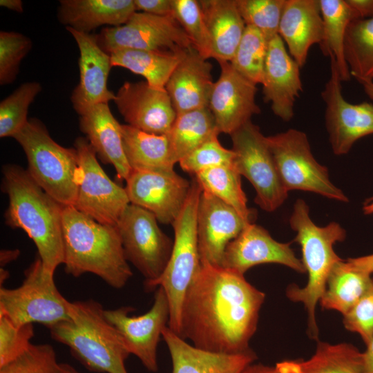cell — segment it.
I'll list each match as a JSON object with an SVG mask.
<instances>
[{"mask_svg":"<svg viewBox=\"0 0 373 373\" xmlns=\"http://www.w3.org/2000/svg\"><path fill=\"white\" fill-rule=\"evenodd\" d=\"M267 263L280 264L298 273H306L289 243L276 241L265 228L251 223L229 243L222 267L244 275L251 267Z\"/></svg>","mask_w":373,"mask_h":373,"instance_id":"21","label":"cell"},{"mask_svg":"<svg viewBox=\"0 0 373 373\" xmlns=\"http://www.w3.org/2000/svg\"><path fill=\"white\" fill-rule=\"evenodd\" d=\"M265 299L244 275L202 264L184 298L179 336L209 352H245L251 349Z\"/></svg>","mask_w":373,"mask_h":373,"instance_id":"1","label":"cell"},{"mask_svg":"<svg viewBox=\"0 0 373 373\" xmlns=\"http://www.w3.org/2000/svg\"><path fill=\"white\" fill-rule=\"evenodd\" d=\"M246 26L258 29L267 41L278 35L286 0H235Z\"/></svg>","mask_w":373,"mask_h":373,"instance_id":"39","label":"cell"},{"mask_svg":"<svg viewBox=\"0 0 373 373\" xmlns=\"http://www.w3.org/2000/svg\"><path fill=\"white\" fill-rule=\"evenodd\" d=\"M176 52L179 61L165 89L177 115L209 107L214 85L211 64L193 46Z\"/></svg>","mask_w":373,"mask_h":373,"instance_id":"23","label":"cell"},{"mask_svg":"<svg viewBox=\"0 0 373 373\" xmlns=\"http://www.w3.org/2000/svg\"><path fill=\"white\" fill-rule=\"evenodd\" d=\"M344 53L351 75L373 80V17L354 19L349 24Z\"/></svg>","mask_w":373,"mask_h":373,"instance_id":"36","label":"cell"},{"mask_svg":"<svg viewBox=\"0 0 373 373\" xmlns=\"http://www.w3.org/2000/svg\"><path fill=\"white\" fill-rule=\"evenodd\" d=\"M235 154L234 166L254 186L255 202L272 212L288 197L280 179L267 137L251 120L230 135Z\"/></svg>","mask_w":373,"mask_h":373,"instance_id":"10","label":"cell"},{"mask_svg":"<svg viewBox=\"0 0 373 373\" xmlns=\"http://www.w3.org/2000/svg\"><path fill=\"white\" fill-rule=\"evenodd\" d=\"M282 182L289 192H312L329 199L347 202V197L329 178L327 167L314 157L307 135L290 128L267 136Z\"/></svg>","mask_w":373,"mask_h":373,"instance_id":"9","label":"cell"},{"mask_svg":"<svg viewBox=\"0 0 373 373\" xmlns=\"http://www.w3.org/2000/svg\"><path fill=\"white\" fill-rule=\"evenodd\" d=\"M32 324L18 326L0 314V367L22 354L32 345Z\"/></svg>","mask_w":373,"mask_h":373,"instance_id":"44","label":"cell"},{"mask_svg":"<svg viewBox=\"0 0 373 373\" xmlns=\"http://www.w3.org/2000/svg\"><path fill=\"white\" fill-rule=\"evenodd\" d=\"M102 305L92 299L72 302L70 319L50 327L51 338L67 346L89 371L128 373L131 354L123 338L105 318Z\"/></svg>","mask_w":373,"mask_h":373,"instance_id":"4","label":"cell"},{"mask_svg":"<svg viewBox=\"0 0 373 373\" xmlns=\"http://www.w3.org/2000/svg\"><path fill=\"white\" fill-rule=\"evenodd\" d=\"M211 46V58L230 62L246 25L235 0L198 1Z\"/></svg>","mask_w":373,"mask_h":373,"instance_id":"28","label":"cell"},{"mask_svg":"<svg viewBox=\"0 0 373 373\" xmlns=\"http://www.w3.org/2000/svg\"><path fill=\"white\" fill-rule=\"evenodd\" d=\"M9 277V272L5 269L1 267L0 269V281L1 285L3 284L4 281Z\"/></svg>","mask_w":373,"mask_h":373,"instance_id":"56","label":"cell"},{"mask_svg":"<svg viewBox=\"0 0 373 373\" xmlns=\"http://www.w3.org/2000/svg\"><path fill=\"white\" fill-rule=\"evenodd\" d=\"M173 16L182 28L194 48L205 59L211 58L209 33L198 1L172 0Z\"/></svg>","mask_w":373,"mask_h":373,"instance_id":"40","label":"cell"},{"mask_svg":"<svg viewBox=\"0 0 373 373\" xmlns=\"http://www.w3.org/2000/svg\"><path fill=\"white\" fill-rule=\"evenodd\" d=\"M221 72L214 82L209 108L220 133L232 134L260 113L256 102V84L240 74L229 61H218Z\"/></svg>","mask_w":373,"mask_h":373,"instance_id":"18","label":"cell"},{"mask_svg":"<svg viewBox=\"0 0 373 373\" xmlns=\"http://www.w3.org/2000/svg\"><path fill=\"white\" fill-rule=\"evenodd\" d=\"M113 66L125 68L144 77L148 84L166 90V84L176 67L177 52L122 49L110 53Z\"/></svg>","mask_w":373,"mask_h":373,"instance_id":"32","label":"cell"},{"mask_svg":"<svg viewBox=\"0 0 373 373\" xmlns=\"http://www.w3.org/2000/svg\"><path fill=\"white\" fill-rule=\"evenodd\" d=\"M133 1L136 11L141 10L143 12L160 17L173 16L172 0Z\"/></svg>","mask_w":373,"mask_h":373,"instance_id":"47","label":"cell"},{"mask_svg":"<svg viewBox=\"0 0 373 373\" xmlns=\"http://www.w3.org/2000/svg\"><path fill=\"white\" fill-rule=\"evenodd\" d=\"M300 68L278 35L268 41L261 84L263 99L285 122L293 118L295 102L303 91Z\"/></svg>","mask_w":373,"mask_h":373,"instance_id":"22","label":"cell"},{"mask_svg":"<svg viewBox=\"0 0 373 373\" xmlns=\"http://www.w3.org/2000/svg\"><path fill=\"white\" fill-rule=\"evenodd\" d=\"M298 363L299 373H365L364 353L347 343L318 342L314 355Z\"/></svg>","mask_w":373,"mask_h":373,"instance_id":"35","label":"cell"},{"mask_svg":"<svg viewBox=\"0 0 373 373\" xmlns=\"http://www.w3.org/2000/svg\"><path fill=\"white\" fill-rule=\"evenodd\" d=\"M2 191L8 205L6 224L21 229L35 243L44 267L55 273L64 263V205L49 195L27 169L15 164L2 166Z\"/></svg>","mask_w":373,"mask_h":373,"instance_id":"2","label":"cell"},{"mask_svg":"<svg viewBox=\"0 0 373 373\" xmlns=\"http://www.w3.org/2000/svg\"><path fill=\"white\" fill-rule=\"evenodd\" d=\"M41 89L39 82H26L1 102V137H12L26 125L29 106Z\"/></svg>","mask_w":373,"mask_h":373,"instance_id":"38","label":"cell"},{"mask_svg":"<svg viewBox=\"0 0 373 373\" xmlns=\"http://www.w3.org/2000/svg\"><path fill=\"white\" fill-rule=\"evenodd\" d=\"M126 182L130 203L149 211L164 224H172L179 216L191 186L174 170H133Z\"/></svg>","mask_w":373,"mask_h":373,"instance_id":"16","label":"cell"},{"mask_svg":"<svg viewBox=\"0 0 373 373\" xmlns=\"http://www.w3.org/2000/svg\"><path fill=\"white\" fill-rule=\"evenodd\" d=\"M124 152L134 171H171L176 164L168 135H155L122 124Z\"/></svg>","mask_w":373,"mask_h":373,"instance_id":"29","label":"cell"},{"mask_svg":"<svg viewBox=\"0 0 373 373\" xmlns=\"http://www.w3.org/2000/svg\"><path fill=\"white\" fill-rule=\"evenodd\" d=\"M71 305L58 290L54 273L44 267L38 255L25 271L21 285L0 287V314L18 326L37 323L50 328L70 319Z\"/></svg>","mask_w":373,"mask_h":373,"instance_id":"8","label":"cell"},{"mask_svg":"<svg viewBox=\"0 0 373 373\" xmlns=\"http://www.w3.org/2000/svg\"><path fill=\"white\" fill-rule=\"evenodd\" d=\"M155 215L130 203L117 223L126 260L151 283L164 272L169 260L173 241L157 224Z\"/></svg>","mask_w":373,"mask_h":373,"instance_id":"11","label":"cell"},{"mask_svg":"<svg viewBox=\"0 0 373 373\" xmlns=\"http://www.w3.org/2000/svg\"><path fill=\"white\" fill-rule=\"evenodd\" d=\"M323 21V39L321 50L325 56L333 58L342 82L351 79L344 53V41L350 23L356 19L346 0H319Z\"/></svg>","mask_w":373,"mask_h":373,"instance_id":"31","label":"cell"},{"mask_svg":"<svg viewBox=\"0 0 373 373\" xmlns=\"http://www.w3.org/2000/svg\"><path fill=\"white\" fill-rule=\"evenodd\" d=\"M341 79L333 58L330 76L321 92L325 104V126L333 153L347 154L359 139L373 134V104L367 102L353 104L342 94Z\"/></svg>","mask_w":373,"mask_h":373,"instance_id":"15","label":"cell"},{"mask_svg":"<svg viewBox=\"0 0 373 373\" xmlns=\"http://www.w3.org/2000/svg\"><path fill=\"white\" fill-rule=\"evenodd\" d=\"M162 337L171 355V373H240L257 358L251 349L224 354L195 347L168 326L164 329Z\"/></svg>","mask_w":373,"mask_h":373,"instance_id":"24","label":"cell"},{"mask_svg":"<svg viewBox=\"0 0 373 373\" xmlns=\"http://www.w3.org/2000/svg\"><path fill=\"white\" fill-rule=\"evenodd\" d=\"M27 36L15 31L0 32V84L12 83L19 73L21 60L32 48Z\"/></svg>","mask_w":373,"mask_h":373,"instance_id":"41","label":"cell"},{"mask_svg":"<svg viewBox=\"0 0 373 373\" xmlns=\"http://www.w3.org/2000/svg\"><path fill=\"white\" fill-rule=\"evenodd\" d=\"M356 267L372 275L373 273V254L347 259Z\"/></svg>","mask_w":373,"mask_h":373,"instance_id":"49","label":"cell"},{"mask_svg":"<svg viewBox=\"0 0 373 373\" xmlns=\"http://www.w3.org/2000/svg\"><path fill=\"white\" fill-rule=\"evenodd\" d=\"M289 224L296 233L295 240L301 248V261L308 280L303 287L294 284L288 286L286 295L291 300L304 305L307 314L309 336L317 339L316 307L324 293L333 266L341 260L335 253L334 245L345 239L346 231L336 222L325 227L316 225L310 217L308 205L302 199L296 200L294 204Z\"/></svg>","mask_w":373,"mask_h":373,"instance_id":"5","label":"cell"},{"mask_svg":"<svg viewBox=\"0 0 373 373\" xmlns=\"http://www.w3.org/2000/svg\"><path fill=\"white\" fill-rule=\"evenodd\" d=\"M240 176L234 166H218L201 171L193 178L202 190L233 208L247 222L251 224L254 220L255 213L247 206Z\"/></svg>","mask_w":373,"mask_h":373,"instance_id":"34","label":"cell"},{"mask_svg":"<svg viewBox=\"0 0 373 373\" xmlns=\"http://www.w3.org/2000/svg\"><path fill=\"white\" fill-rule=\"evenodd\" d=\"M79 157L82 178L75 207L95 221L117 225L130 204L126 189L112 181L100 166L88 140L78 137L74 142Z\"/></svg>","mask_w":373,"mask_h":373,"instance_id":"12","label":"cell"},{"mask_svg":"<svg viewBox=\"0 0 373 373\" xmlns=\"http://www.w3.org/2000/svg\"><path fill=\"white\" fill-rule=\"evenodd\" d=\"M100 47L107 53L122 49L175 52L193 46L173 16L160 17L135 12L119 26L106 27L98 35Z\"/></svg>","mask_w":373,"mask_h":373,"instance_id":"13","label":"cell"},{"mask_svg":"<svg viewBox=\"0 0 373 373\" xmlns=\"http://www.w3.org/2000/svg\"><path fill=\"white\" fill-rule=\"evenodd\" d=\"M363 87L365 93L373 100V80L367 79H356Z\"/></svg>","mask_w":373,"mask_h":373,"instance_id":"53","label":"cell"},{"mask_svg":"<svg viewBox=\"0 0 373 373\" xmlns=\"http://www.w3.org/2000/svg\"><path fill=\"white\" fill-rule=\"evenodd\" d=\"M268 41L256 28L246 26L233 57L232 66L255 84H262Z\"/></svg>","mask_w":373,"mask_h":373,"instance_id":"37","label":"cell"},{"mask_svg":"<svg viewBox=\"0 0 373 373\" xmlns=\"http://www.w3.org/2000/svg\"><path fill=\"white\" fill-rule=\"evenodd\" d=\"M343 323L348 331L361 336L367 345L373 338V282L356 304L343 315Z\"/></svg>","mask_w":373,"mask_h":373,"instance_id":"45","label":"cell"},{"mask_svg":"<svg viewBox=\"0 0 373 373\" xmlns=\"http://www.w3.org/2000/svg\"><path fill=\"white\" fill-rule=\"evenodd\" d=\"M0 373H59V363L52 345L32 344L17 358L0 367Z\"/></svg>","mask_w":373,"mask_h":373,"instance_id":"43","label":"cell"},{"mask_svg":"<svg viewBox=\"0 0 373 373\" xmlns=\"http://www.w3.org/2000/svg\"><path fill=\"white\" fill-rule=\"evenodd\" d=\"M201 192L202 188L193 178L185 204L172 224L174 240L168 264L159 278L144 284L149 291L159 287L164 289L169 305L168 327L178 336L185 294L202 267L197 231V213Z\"/></svg>","mask_w":373,"mask_h":373,"instance_id":"7","label":"cell"},{"mask_svg":"<svg viewBox=\"0 0 373 373\" xmlns=\"http://www.w3.org/2000/svg\"><path fill=\"white\" fill-rule=\"evenodd\" d=\"M240 373H299V363L298 361H285L269 366L253 363Z\"/></svg>","mask_w":373,"mask_h":373,"instance_id":"46","label":"cell"},{"mask_svg":"<svg viewBox=\"0 0 373 373\" xmlns=\"http://www.w3.org/2000/svg\"><path fill=\"white\" fill-rule=\"evenodd\" d=\"M59 373H79L75 368L67 363H59Z\"/></svg>","mask_w":373,"mask_h":373,"instance_id":"54","label":"cell"},{"mask_svg":"<svg viewBox=\"0 0 373 373\" xmlns=\"http://www.w3.org/2000/svg\"><path fill=\"white\" fill-rule=\"evenodd\" d=\"M12 137L23 149L35 181L62 205L74 207L82 178L77 149L57 143L37 118L28 119Z\"/></svg>","mask_w":373,"mask_h":373,"instance_id":"6","label":"cell"},{"mask_svg":"<svg viewBox=\"0 0 373 373\" xmlns=\"http://www.w3.org/2000/svg\"><path fill=\"white\" fill-rule=\"evenodd\" d=\"M20 255L19 249H3L0 252V265L4 267L10 262L16 260Z\"/></svg>","mask_w":373,"mask_h":373,"instance_id":"50","label":"cell"},{"mask_svg":"<svg viewBox=\"0 0 373 373\" xmlns=\"http://www.w3.org/2000/svg\"><path fill=\"white\" fill-rule=\"evenodd\" d=\"M366 346V350L363 352L365 372V373H373V338Z\"/></svg>","mask_w":373,"mask_h":373,"instance_id":"51","label":"cell"},{"mask_svg":"<svg viewBox=\"0 0 373 373\" xmlns=\"http://www.w3.org/2000/svg\"><path fill=\"white\" fill-rule=\"evenodd\" d=\"M220 133L209 107L177 115L168 134L176 163Z\"/></svg>","mask_w":373,"mask_h":373,"instance_id":"33","label":"cell"},{"mask_svg":"<svg viewBox=\"0 0 373 373\" xmlns=\"http://www.w3.org/2000/svg\"><path fill=\"white\" fill-rule=\"evenodd\" d=\"M249 224L233 208L202 189L197 213L201 263L222 267L227 245Z\"/></svg>","mask_w":373,"mask_h":373,"instance_id":"19","label":"cell"},{"mask_svg":"<svg viewBox=\"0 0 373 373\" xmlns=\"http://www.w3.org/2000/svg\"><path fill=\"white\" fill-rule=\"evenodd\" d=\"M0 6L17 12H23V2L21 0H1Z\"/></svg>","mask_w":373,"mask_h":373,"instance_id":"52","label":"cell"},{"mask_svg":"<svg viewBox=\"0 0 373 373\" xmlns=\"http://www.w3.org/2000/svg\"><path fill=\"white\" fill-rule=\"evenodd\" d=\"M114 102L128 125L151 134L168 135L177 117L167 91L146 82H124Z\"/></svg>","mask_w":373,"mask_h":373,"instance_id":"17","label":"cell"},{"mask_svg":"<svg viewBox=\"0 0 373 373\" xmlns=\"http://www.w3.org/2000/svg\"><path fill=\"white\" fill-rule=\"evenodd\" d=\"M63 245L65 271L73 277L91 273L119 289L133 276L117 225L99 223L73 206L64 207Z\"/></svg>","mask_w":373,"mask_h":373,"instance_id":"3","label":"cell"},{"mask_svg":"<svg viewBox=\"0 0 373 373\" xmlns=\"http://www.w3.org/2000/svg\"><path fill=\"white\" fill-rule=\"evenodd\" d=\"M131 306L104 309L105 318L116 329L130 352L145 368L158 370L157 349L164 329L168 326L169 305L164 289L159 287L150 309L140 316H131Z\"/></svg>","mask_w":373,"mask_h":373,"instance_id":"14","label":"cell"},{"mask_svg":"<svg viewBox=\"0 0 373 373\" xmlns=\"http://www.w3.org/2000/svg\"><path fill=\"white\" fill-rule=\"evenodd\" d=\"M356 19L373 17V0H346Z\"/></svg>","mask_w":373,"mask_h":373,"instance_id":"48","label":"cell"},{"mask_svg":"<svg viewBox=\"0 0 373 373\" xmlns=\"http://www.w3.org/2000/svg\"><path fill=\"white\" fill-rule=\"evenodd\" d=\"M58 21L66 27L90 33L104 25L126 23L136 12L133 0H60Z\"/></svg>","mask_w":373,"mask_h":373,"instance_id":"27","label":"cell"},{"mask_svg":"<svg viewBox=\"0 0 373 373\" xmlns=\"http://www.w3.org/2000/svg\"><path fill=\"white\" fill-rule=\"evenodd\" d=\"M363 211L365 214L373 213V197L364 203Z\"/></svg>","mask_w":373,"mask_h":373,"instance_id":"55","label":"cell"},{"mask_svg":"<svg viewBox=\"0 0 373 373\" xmlns=\"http://www.w3.org/2000/svg\"><path fill=\"white\" fill-rule=\"evenodd\" d=\"M79 50V81L72 93L73 107L79 115L99 104H108L115 94L108 90L107 82L111 67L110 54L99 45L96 35L66 27Z\"/></svg>","mask_w":373,"mask_h":373,"instance_id":"20","label":"cell"},{"mask_svg":"<svg viewBox=\"0 0 373 373\" xmlns=\"http://www.w3.org/2000/svg\"><path fill=\"white\" fill-rule=\"evenodd\" d=\"M234 160L232 149L223 147L216 136L195 149L178 163L184 171L194 176L211 168L234 166Z\"/></svg>","mask_w":373,"mask_h":373,"instance_id":"42","label":"cell"},{"mask_svg":"<svg viewBox=\"0 0 373 373\" xmlns=\"http://www.w3.org/2000/svg\"><path fill=\"white\" fill-rule=\"evenodd\" d=\"M323 34L319 0H286L278 35L300 68L306 63L310 48L321 44Z\"/></svg>","mask_w":373,"mask_h":373,"instance_id":"25","label":"cell"},{"mask_svg":"<svg viewBox=\"0 0 373 373\" xmlns=\"http://www.w3.org/2000/svg\"><path fill=\"white\" fill-rule=\"evenodd\" d=\"M80 131L105 164L112 165L117 178L126 180L132 169L126 158L122 124L113 115L108 104H97L79 115Z\"/></svg>","mask_w":373,"mask_h":373,"instance_id":"26","label":"cell"},{"mask_svg":"<svg viewBox=\"0 0 373 373\" xmlns=\"http://www.w3.org/2000/svg\"><path fill=\"white\" fill-rule=\"evenodd\" d=\"M373 282L371 274L341 260L332 267L319 301L326 309L345 315L367 291Z\"/></svg>","mask_w":373,"mask_h":373,"instance_id":"30","label":"cell"}]
</instances>
